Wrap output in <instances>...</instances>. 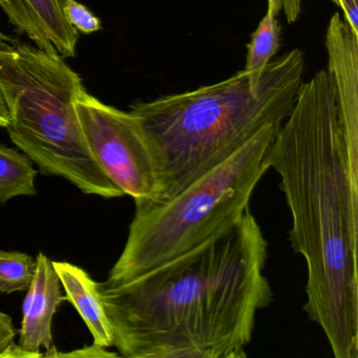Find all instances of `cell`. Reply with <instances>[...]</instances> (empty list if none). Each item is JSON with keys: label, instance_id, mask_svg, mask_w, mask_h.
Wrapping results in <instances>:
<instances>
[{"label": "cell", "instance_id": "7c38bea8", "mask_svg": "<svg viewBox=\"0 0 358 358\" xmlns=\"http://www.w3.org/2000/svg\"><path fill=\"white\" fill-rule=\"evenodd\" d=\"M24 152L0 145V204L12 199L37 194V171Z\"/></svg>", "mask_w": 358, "mask_h": 358}, {"label": "cell", "instance_id": "4fadbf2b", "mask_svg": "<svg viewBox=\"0 0 358 358\" xmlns=\"http://www.w3.org/2000/svg\"><path fill=\"white\" fill-rule=\"evenodd\" d=\"M36 272V257L20 251L0 250V292L28 291Z\"/></svg>", "mask_w": 358, "mask_h": 358}, {"label": "cell", "instance_id": "d6986e66", "mask_svg": "<svg viewBox=\"0 0 358 358\" xmlns=\"http://www.w3.org/2000/svg\"><path fill=\"white\" fill-rule=\"evenodd\" d=\"M301 3L303 0H282V8L287 22L289 24L296 22L297 18L301 15Z\"/></svg>", "mask_w": 358, "mask_h": 358}, {"label": "cell", "instance_id": "ac0fdd59", "mask_svg": "<svg viewBox=\"0 0 358 358\" xmlns=\"http://www.w3.org/2000/svg\"><path fill=\"white\" fill-rule=\"evenodd\" d=\"M45 357L43 354L31 353V352L26 351L22 345L18 343H12L11 345H8L7 349L0 354V358H39Z\"/></svg>", "mask_w": 358, "mask_h": 358}, {"label": "cell", "instance_id": "9a60e30c", "mask_svg": "<svg viewBox=\"0 0 358 358\" xmlns=\"http://www.w3.org/2000/svg\"><path fill=\"white\" fill-rule=\"evenodd\" d=\"M43 356L48 357H76V358H106L118 357L119 354L115 352H110L106 348L94 343L92 345H85L83 349L74 350L69 353H59L56 351L55 348L48 351Z\"/></svg>", "mask_w": 358, "mask_h": 358}, {"label": "cell", "instance_id": "9c48e42d", "mask_svg": "<svg viewBox=\"0 0 358 358\" xmlns=\"http://www.w3.org/2000/svg\"><path fill=\"white\" fill-rule=\"evenodd\" d=\"M24 301V317L20 333V345L31 353L53 349L52 322L62 301V282L53 261L43 252L36 257V272Z\"/></svg>", "mask_w": 358, "mask_h": 358}, {"label": "cell", "instance_id": "7a4b0ae2", "mask_svg": "<svg viewBox=\"0 0 358 358\" xmlns=\"http://www.w3.org/2000/svg\"><path fill=\"white\" fill-rule=\"evenodd\" d=\"M291 213L289 240L307 266L303 310L336 358L358 357V173L341 137L327 70L301 83L268 155Z\"/></svg>", "mask_w": 358, "mask_h": 358}, {"label": "cell", "instance_id": "5bb4252c", "mask_svg": "<svg viewBox=\"0 0 358 358\" xmlns=\"http://www.w3.org/2000/svg\"><path fill=\"white\" fill-rule=\"evenodd\" d=\"M64 13L69 24L83 34H92L102 28L99 18L76 0H66Z\"/></svg>", "mask_w": 358, "mask_h": 358}, {"label": "cell", "instance_id": "8fae6325", "mask_svg": "<svg viewBox=\"0 0 358 358\" xmlns=\"http://www.w3.org/2000/svg\"><path fill=\"white\" fill-rule=\"evenodd\" d=\"M278 14L273 7L268 3L267 13L259 22L255 32L251 35L250 43L247 45L246 71L249 85L253 95L261 93L262 78L272 57L276 55L280 48V29Z\"/></svg>", "mask_w": 358, "mask_h": 358}, {"label": "cell", "instance_id": "ba28073f", "mask_svg": "<svg viewBox=\"0 0 358 358\" xmlns=\"http://www.w3.org/2000/svg\"><path fill=\"white\" fill-rule=\"evenodd\" d=\"M66 0H0L10 22L41 51L75 57L78 31L64 13Z\"/></svg>", "mask_w": 358, "mask_h": 358}, {"label": "cell", "instance_id": "30bf717a", "mask_svg": "<svg viewBox=\"0 0 358 358\" xmlns=\"http://www.w3.org/2000/svg\"><path fill=\"white\" fill-rule=\"evenodd\" d=\"M62 286L70 301L91 331L94 343L104 348L113 347L112 327L106 315L98 282L85 270L68 262H53Z\"/></svg>", "mask_w": 358, "mask_h": 358}, {"label": "cell", "instance_id": "6da1fadb", "mask_svg": "<svg viewBox=\"0 0 358 358\" xmlns=\"http://www.w3.org/2000/svg\"><path fill=\"white\" fill-rule=\"evenodd\" d=\"M268 242L250 209L194 250L115 287L98 284L125 358H244L273 301Z\"/></svg>", "mask_w": 358, "mask_h": 358}, {"label": "cell", "instance_id": "ffe728a7", "mask_svg": "<svg viewBox=\"0 0 358 358\" xmlns=\"http://www.w3.org/2000/svg\"><path fill=\"white\" fill-rule=\"evenodd\" d=\"M8 124H9V113H8L3 94L0 91V127L7 129Z\"/></svg>", "mask_w": 358, "mask_h": 358}, {"label": "cell", "instance_id": "8992f818", "mask_svg": "<svg viewBox=\"0 0 358 358\" xmlns=\"http://www.w3.org/2000/svg\"><path fill=\"white\" fill-rule=\"evenodd\" d=\"M76 110L90 152L108 179L135 204L158 200V166L137 118L103 103L87 89L77 99Z\"/></svg>", "mask_w": 358, "mask_h": 358}, {"label": "cell", "instance_id": "2e32d148", "mask_svg": "<svg viewBox=\"0 0 358 358\" xmlns=\"http://www.w3.org/2000/svg\"><path fill=\"white\" fill-rule=\"evenodd\" d=\"M343 11L345 20L352 32L358 35V0H331Z\"/></svg>", "mask_w": 358, "mask_h": 358}, {"label": "cell", "instance_id": "3957f363", "mask_svg": "<svg viewBox=\"0 0 358 358\" xmlns=\"http://www.w3.org/2000/svg\"><path fill=\"white\" fill-rule=\"evenodd\" d=\"M305 57L294 49L270 62L259 95L246 71L194 91L131 104L154 152L162 201L234 154L259 131L282 123L303 83Z\"/></svg>", "mask_w": 358, "mask_h": 358}, {"label": "cell", "instance_id": "52a82bcc", "mask_svg": "<svg viewBox=\"0 0 358 358\" xmlns=\"http://www.w3.org/2000/svg\"><path fill=\"white\" fill-rule=\"evenodd\" d=\"M324 45L345 154L358 173V35L338 12L330 18Z\"/></svg>", "mask_w": 358, "mask_h": 358}, {"label": "cell", "instance_id": "7402d4cb", "mask_svg": "<svg viewBox=\"0 0 358 358\" xmlns=\"http://www.w3.org/2000/svg\"><path fill=\"white\" fill-rule=\"evenodd\" d=\"M0 43H13L14 41L11 37L7 36V35L3 34V33L0 31Z\"/></svg>", "mask_w": 358, "mask_h": 358}, {"label": "cell", "instance_id": "e0dca14e", "mask_svg": "<svg viewBox=\"0 0 358 358\" xmlns=\"http://www.w3.org/2000/svg\"><path fill=\"white\" fill-rule=\"evenodd\" d=\"M15 336L16 329L11 316L0 311V354L13 343Z\"/></svg>", "mask_w": 358, "mask_h": 358}, {"label": "cell", "instance_id": "277c9868", "mask_svg": "<svg viewBox=\"0 0 358 358\" xmlns=\"http://www.w3.org/2000/svg\"><path fill=\"white\" fill-rule=\"evenodd\" d=\"M282 123L259 131L225 160L162 201L137 203L122 253L102 287L131 282L231 225L269 171L268 155Z\"/></svg>", "mask_w": 358, "mask_h": 358}, {"label": "cell", "instance_id": "44dd1931", "mask_svg": "<svg viewBox=\"0 0 358 358\" xmlns=\"http://www.w3.org/2000/svg\"><path fill=\"white\" fill-rule=\"evenodd\" d=\"M268 3L273 7L276 14L280 13L282 8V0H268Z\"/></svg>", "mask_w": 358, "mask_h": 358}, {"label": "cell", "instance_id": "5b68a950", "mask_svg": "<svg viewBox=\"0 0 358 358\" xmlns=\"http://www.w3.org/2000/svg\"><path fill=\"white\" fill-rule=\"evenodd\" d=\"M64 58L22 43H0V91L13 143L41 173L68 180L85 194L121 198L90 152L76 101L85 90Z\"/></svg>", "mask_w": 358, "mask_h": 358}]
</instances>
